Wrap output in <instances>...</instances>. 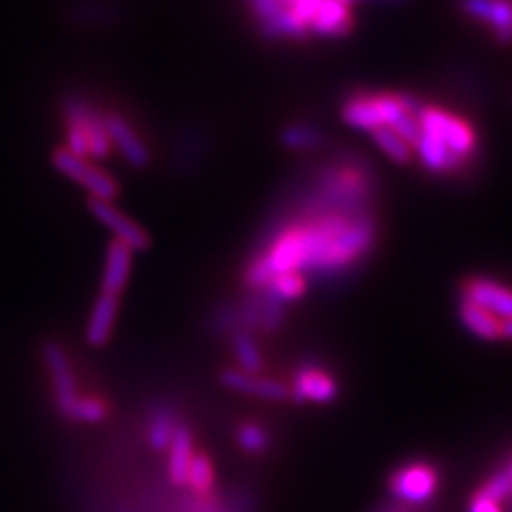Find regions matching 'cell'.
I'll list each match as a JSON object with an SVG mask.
<instances>
[{"label":"cell","mask_w":512,"mask_h":512,"mask_svg":"<svg viewBox=\"0 0 512 512\" xmlns=\"http://www.w3.org/2000/svg\"><path fill=\"white\" fill-rule=\"evenodd\" d=\"M43 361H45L47 372L52 376L56 406L64 416H67V419H71V414L79 402V395H77V382H75L67 352H64L60 344L47 342L43 346Z\"/></svg>","instance_id":"cell-4"},{"label":"cell","mask_w":512,"mask_h":512,"mask_svg":"<svg viewBox=\"0 0 512 512\" xmlns=\"http://www.w3.org/2000/svg\"><path fill=\"white\" fill-rule=\"evenodd\" d=\"M372 137L376 141V146L384 154H387L393 160V163H397V165H408L410 163L412 148L408 146V143L402 137L395 135L391 128L380 126V128H376V131H372Z\"/></svg>","instance_id":"cell-19"},{"label":"cell","mask_w":512,"mask_h":512,"mask_svg":"<svg viewBox=\"0 0 512 512\" xmlns=\"http://www.w3.org/2000/svg\"><path fill=\"white\" fill-rule=\"evenodd\" d=\"M502 338L512 340V318L510 320H502Z\"/></svg>","instance_id":"cell-30"},{"label":"cell","mask_w":512,"mask_h":512,"mask_svg":"<svg viewBox=\"0 0 512 512\" xmlns=\"http://www.w3.org/2000/svg\"><path fill=\"white\" fill-rule=\"evenodd\" d=\"M90 212L94 218L116 235V242H122L124 246L135 250H148L152 239L143 231L137 222H133L126 214H122L114 203L107 201H94L90 199Z\"/></svg>","instance_id":"cell-6"},{"label":"cell","mask_w":512,"mask_h":512,"mask_svg":"<svg viewBox=\"0 0 512 512\" xmlns=\"http://www.w3.org/2000/svg\"><path fill=\"white\" fill-rule=\"evenodd\" d=\"M391 493L404 504H423L434 498L438 474L427 463H410L391 476Z\"/></svg>","instance_id":"cell-5"},{"label":"cell","mask_w":512,"mask_h":512,"mask_svg":"<svg viewBox=\"0 0 512 512\" xmlns=\"http://www.w3.org/2000/svg\"><path fill=\"white\" fill-rule=\"evenodd\" d=\"M291 395L299 402H314V404H329L338 395V382L331 374L316 370V367H303L297 372Z\"/></svg>","instance_id":"cell-10"},{"label":"cell","mask_w":512,"mask_h":512,"mask_svg":"<svg viewBox=\"0 0 512 512\" xmlns=\"http://www.w3.org/2000/svg\"><path fill=\"white\" fill-rule=\"evenodd\" d=\"M416 118H419L421 133L434 135L438 141L444 143L448 152H453L463 160L474 154L476 133L466 120H461L453 114H448V111L440 107H431V105H421Z\"/></svg>","instance_id":"cell-2"},{"label":"cell","mask_w":512,"mask_h":512,"mask_svg":"<svg viewBox=\"0 0 512 512\" xmlns=\"http://www.w3.org/2000/svg\"><path fill=\"white\" fill-rule=\"evenodd\" d=\"M118 308H120V297L101 293L96 297L90 318H88V327H86V342L94 348H101L109 342V335L114 331L116 318H118Z\"/></svg>","instance_id":"cell-12"},{"label":"cell","mask_w":512,"mask_h":512,"mask_svg":"<svg viewBox=\"0 0 512 512\" xmlns=\"http://www.w3.org/2000/svg\"><path fill=\"white\" fill-rule=\"evenodd\" d=\"M352 26L355 22H352L350 7L338 3V0H323L310 24V32L320 37H344Z\"/></svg>","instance_id":"cell-13"},{"label":"cell","mask_w":512,"mask_h":512,"mask_svg":"<svg viewBox=\"0 0 512 512\" xmlns=\"http://www.w3.org/2000/svg\"><path fill=\"white\" fill-rule=\"evenodd\" d=\"M470 512H502V508H500L498 502H493V500L485 498V495L478 491V493L474 495L472 504H470Z\"/></svg>","instance_id":"cell-29"},{"label":"cell","mask_w":512,"mask_h":512,"mask_svg":"<svg viewBox=\"0 0 512 512\" xmlns=\"http://www.w3.org/2000/svg\"><path fill=\"white\" fill-rule=\"evenodd\" d=\"M265 295L259 299V308H261V327L265 331H276L280 329L282 320H284V308H282V301L271 295L269 291H263Z\"/></svg>","instance_id":"cell-25"},{"label":"cell","mask_w":512,"mask_h":512,"mask_svg":"<svg viewBox=\"0 0 512 512\" xmlns=\"http://www.w3.org/2000/svg\"><path fill=\"white\" fill-rule=\"evenodd\" d=\"M459 318H461V323L466 325V329H470L480 340L493 342V340L502 338V320L485 312L483 308L474 306V303H470L466 299L461 301Z\"/></svg>","instance_id":"cell-16"},{"label":"cell","mask_w":512,"mask_h":512,"mask_svg":"<svg viewBox=\"0 0 512 512\" xmlns=\"http://www.w3.org/2000/svg\"><path fill=\"white\" fill-rule=\"evenodd\" d=\"M382 512H408L406 508H387V510H382Z\"/></svg>","instance_id":"cell-32"},{"label":"cell","mask_w":512,"mask_h":512,"mask_svg":"<svg viewBox=\"0 0 512 512\" xmlns=\"http://www.w3.org/2000/svg\"><path fill=\"white\" fill-rule=\"evenodd\" d=\"M282 141H284V146L291 150H310V148L318 146L320 137L308 126H291L282 133Z\"/></svg>","instance_id":"cell-27"},{"label":"cell","mask_w":512,"mask_h":512,"mask_svg":"<svg viewBox=\"0 0 512 512\" xmlns=\"http://www.w3.org/2000/svg\"><path fill=\"white\" fill-rule=\"evenodd\" d=\"M463 299L500 320L512 318V291L500 282L487 278H470L463 282Z\"/></svg>","instance_id":"cell-7"},{"label":"cell","mask_w":512,"mask_h":512,"mask_svg":"<svg viewBox=\"0 0 512 512\" xmlns=\"http://www.w3.org/2000/svg\"><path fill=\"white\" fill-rule=\"evenodd\" d=\"M271 295H276L280 301H293L306 293V278L297 271H288V274H278L265 288Z\"/></svg>","instance_id":"cell-22"},{"label":"cell","mask_w":512,"mask_h":512,"mask_svg":"<svg viewBox=\"0 0 512 512\" xmlns=\"http://www.w3.org/2000/svg\"><path fill=\"white\" fill-rule=\"evenodd\" d=\"M278 3H280V5H284V7L288 9V7H291V5L295 3V0H278Z\"/></svg>","instance_id":"cell-31"},{"label":"cell","mask_w":512,"mask_h":512,"mask_svg":"<svg viewBox=\"0 0 512 512\" xmlns=\"http://www.w3.org/2000/svg\"><path fill=\"white\" fill-rule=\"evenodd\" d=\"M175 421H173V414L169 410H156L152 414V421L148 427V440L150 446L156 448V451H165L171 444V438L175 434Z\"/></svg>","instance_id":"cell-20"},{"label":"cell","mask_w":512,"mask_h":512,"mask_svg":"<svg viewBox=\"0 0 512 512\" xmlns=\"http://www.w3.org/2000/svg\"><path fill=\"white\" fill-rule=\"evenodd\" d=\"M105 128L111 146H116L122 154V158L126 160L128 165L133 167H148L150 163V150L146 143L141 141V137L133 131V126L128 124L124 118H120L118 114H109L105 118Z\"/></svg>","instance_id":"cell-8"},{"label":"cell","mask_w":512,"mask_h":512,"mask_svg":"<svg viewBox=\"0 0 512 512\" xmlns=\"http://www.w3.org/2000/svg\"><path fill=\"white\" fill-rule=\"evenodd\" d=\"M220 382L231 391L269 399V402H284V399L291 397V389H288L286 384L271 378L246 374L242 370H224L220 374Z\"/></svg>","instance_id":"cell-9"},{"label":"cell","mask_w":512,"mask_h":512,"mask_svg":"<svg viewBox=\"0 0 512 512\" xmlns=\"http://www.w3.org/2000/svg\"><path fill=\"white\" fill-rule=\"evenodd\" d=\"M192 457H195V451H192L190 431H188V427L178 425V427H175V434H173L171 444H169V466H167V470H169L171 483L186 485Z\"/></svg>","instance_id":"cell-15"},{"label":"cell","mask_w":512,"mask_h":512,"mask_svg":"<svg viewBox=\"0 0 512 512\" xmlns=\"http://www.w3.org/2000/svg\"><path fill=\"white\" fill-rule=\"evenodd\" d=\"M237 442L239 446L244 448V451L248 453H263L267 444H269V438H267V431L261 427V425H254V423H246L239 427L237 431Z\"/></svg>","instance_id":"cell-26"},{"label":"cell","mask_w":512,"mask_h":512,"mask_svg":"<svg viewBox=\"0 0 512 512\" xmlns=\"http://www.w3.org/2000/svg\"><path fill=\"white\" fill-rule=\"evenodd\" d=\"M233 350H235V357L242 365V372L246 374H254L263 370V357H261V350L252 342V338L248 333H237L235 340H233Z\"/></svg>","instance_id":"cell-21"},{"label":"cell","mask_w":512,"mask_h":512,"mask_svg":"<svg viewBox=\"0 0 512 512\" xmlns=\"http://www.w3.org/2000/svg\"><path fill=\"white\" fill-rule=\"evenodd\" d=\"M52 163L64 178H69L75 184L86 188L90 192V199L94 201L114 203L120 195V186L109 173L88 163V158H79L71 154L67 148H58L52 154Z\"/></svg>","instance_id":"cell-3"},{"label":"cell","mask_w":512,"mask_h":512,"mask_svg":"<svg viewBox=\"0 0 512 512\" xmlns=\"http://www.w3.org/2000/svg\"><path fill=\"white\" fill-rule=\"evenodd\" d=\"M107 416V406L99 397H79V402L71 414V421L77 423H101Z\"/></svg>","instance_id":"cell-24"},{"label":"cell","mask_w":512,"mask_h":512,"mask_svg":"<svg viewBox=\"0 0 512 512\" xmlns=\"http://www.w3.org/2000/svg\"><path fill=\"white\" fill-rule=\"evenodd\" d=\"M480 493H483L485 498L498 502V504L502 500H506L508 495L512 493V480H510L508 472H500V474H495L493 478H489L487 483H485V487L480 489Z\"/></svg>","instance_id":"cell-28"},{"label":"cell","mask_w":512,"mask_h":512,"mask_svg":"<svg viewBox=\"0 0 512 512\" xmlns=\"http://www.w3.org/2000/svg\"><path fill=\"white\" fill-rule=\"evenodd\" d=\"M342 118L348 126L359 128V131L372 133L382 126L374 94H359L355 99H350L342 109Z\"/></svg>","instance_id":"cell-17"},{"label":"cell","mask_w":512,"mask_h":512,"mask_svg":"<svg viewBox=\"0 0 512 512\" xmlns=\"http://www.w3.org/2000/svg\"><path fill=\"white\" fill-rule=\"evenodd\" d=\"M131 267H133V250L114 239V242L109 244L107 256H105L101 293L120 297L128 278H131Z\"/></svg>","instance_id":"cell-11"},{"label":"cell","mask_w":512,"mask_h":512,"mask_svg":"<svg viewBox=\"0 0 512 512\" xmlns=\"http://www.w3.org/2000/svg\"><path fill=\"white\" fill-rule=\"evenodd\" d=\"M414 150L419 154L421 163L425 169L434 171V173H448V171H459L466 160L455 156L453 152H448L442 141H438L434 135L421 133L419 141L414 143Z\"/></svg>","instance_id":"cell-14"},{"label":"cell","mask_w":512,"mask_h":512,"mask_svg":"<svg viewBox=\"0 0 512 512\" xmlns=\"http://www.w3.org/2000/svg\"><path fill=\"white\" fill-rule=\"evenodd\" d=\"M186 485H190L197 493H207L214 485V468L205 455H195L190 461Z\"/></svg>","instance_id":"cell-23"},{"label":"cell","mask_w":512,"mask_h":512,"mask_svg":"<svg viewBox=\"0 0 512 512\" xmlns=\"http://www.w3.org/2000/svg\"><path fill=\"white\" fill-rule=\"evenodd\" d=\"M376 237L374 220L359 214H327L314 222L284 229L259 259L271 280L288 271H340L372 248Z\"/></svg>","instance_id":"cell-1"},{"label":"cell","mask_w":512,"mask_h":512,"mask_svg":"<svg viewBox=\"0 0 512 512\" xmlns=\"http://www.w3.org/2000/svg\"><path fill=\"white\" fill-rule=\"evenodd\" d=\"M485 22L500 43H512V0H491Z\"/></svg>","instance_id":"cell-18"}]
</instances>
